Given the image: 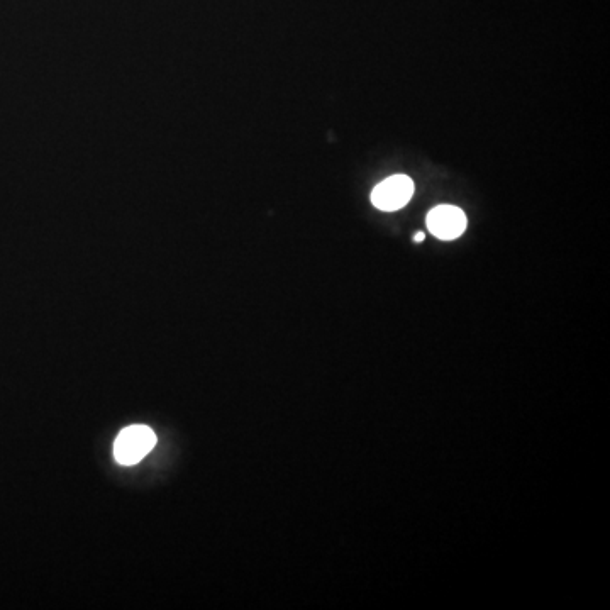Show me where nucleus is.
I'll return each mask as SVG.
<instances>
[{
  "mask_svg": "<svg viewBox=\"0 0 610 610\" xmlns=\"http://www.w3.org/2000/svg\"><path fill=\"white\" fill-rule=\"evenodd\" d=\"M156 444V434L148 426H129L122 429L114 443V458L124 466L136 465Z\"/></svg>",
  "mask_w": 610,
  "mask_h": 610,
  "instance_id": "f257e3e1",
  "label": "nucleus"
},
{
  "mask_svg": "<svg viewBox=\"0 0 610 610\" xmlns=\"http://www.w3.org/2000/svg\"><path fill=\"white\" fill-rule=\"evenodd\" d=\"M414 182L405 175H394V177L383 180L372 192L373 206L380 211H399L412 199L414 195Z\"/></svg>",
  "mask_w": 610,
  "mask_h": 610,
  "instance_id": "f03ea898",
  "label": "nucleus"
},
{
  "mask_svg": "<svg viewBox=\"0 0 610 610\" xmlns=\"http://www.w3.org/2000/svg\"><path fill=\"white\" fill-rule=\"evenodd\" d=\"M414 241H416V243H422V241H424V233H417L416 236H414Z\"/></svg>",
  "mask_w": 610,
  "mask_h": 610,
  "instance_id": "20e7f679",
  "label": "nucleus"
},
{
  "mask_svg": "<svg viewBox=\"0 0 610 610\" xmlns=\"http://www.w3.org/2000/svg\"><path fill=\"white\" fill-rule=\"evenodd\" d=\"M427 228L436 238L451 241L466 229V216L455 206H438L427 214Z\"/></svg>",
  "mask_w": 610,
  "mask_h": 610,
  "instance_id": "7ed1b4c3",
  "label": "nucleus"
}]
</instances>
